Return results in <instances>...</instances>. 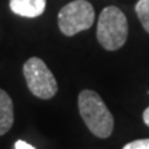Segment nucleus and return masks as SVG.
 Wrapping results in <instances>:
<instances>
[{"mask_svg":"<svg viewBox=\"0 0 149 149\" xmlns=\"http://www.w3.org/2000/svg\"><path fill=\"white\" fill-rule=\"evenodd\" d=\"M78 111L92 134L98 138H108L114 127L113 116L102 97L92 90H83L78 95Z\"/></svg>","mask_w":149,"mask_h":149,"instance_id":"f257e3e1","label":"nucleus"},{"mask_svg":"<svg viewBox=\"0 0 149 149\" xmlns=\"http://www.w3.org/2000/svg\"><path fill=\"white\" fill-rule=\"evenodd\" d=\"M97 40L107 51H116L125 44L128 37V21L117 6H106L97 22Z\"/></svg>","mask_w":149,"mask_h":149,"instance_id":"f03ea898","label":"nucleus"},{"mask_svg":"<svg viewBox=\"0 0 149 149\" xmlns=\"http://www.w3.org/2000/svg\"><path fill=\"white\" fill-rule=\"evenodd\" d=\"M22 72H24L27 88L37 98L51 100L57 93V81L41 58H29L24 63Z\"/></svg>","mask_w":149,"mask_h":149,"instance_id":"7ed1b4c3","label":"nucleus"},{"mask_svg":"<svg viewBox=\"0 0 149 149\" xmlns=\"http://www.w3.org/2000/svg\"><path fill=\"white\" fill-rule=\"evenodd\" d=\"M58 29L66 36H74L95 22V9L87 0H73L58 13Z\"/></svg>","mask_w":149,"mask_h":149,"instance_id":"20e7f679","label":"nucleus"},{"mask_svg":"<svg viewBox=\"0 0 149 149\" xmlns=\"http://www.w3.org/2000/svg\"><path fill=\"white\" fill-rule=\"evenodd\" d=\"M11 11L19 16L37 17L42 15L46 9V0H10Z\"/></svg>","mask_w":149,"mask_h":149,"instance_id":"39448f33","label":"nucleus"},{"mask_svg":"<svg viewBox=\"0 0 149 149\" xmlns=\"http://www.w3.org/2000/svg\"><path fill=\"white\" fill-rule=\"evenodd\" d=\"M14 124V104L8 93L0 88V136L6 134Z\"/></svg>","mask_w":149,"mask_h":149,"instance_id":"423d86ee","label":"nucleus"},{"mask_svg":"<svg viewBox=\"0 0 149 149\" xmlns=\"http://www.w3.org/2000/svg\"><path fill=\"white\" fill-rule=\"evenodd\" d=\"M136 13L143 29L149 34V0H138L136 4Z\"/></svg>","mask_w":149,"mask_h":149,"instance_id":"0eeeda50","label":"nucleus"},{"mask_svg":"<svg viewBox=\"0 0 149 149\" xmlns=\"http://www.w3.org/2000/svg\"><path fill=\"white\" fill-rule=\"evenodd\" d=\"M122 149H149V138L137 139L127 143Z\"/></svg>","mask_w":149,"mask_h":149,"instance_id":"6e6552de","label":"nucleus"},{"mask_svg":"<svg viewBox=\"0 0 149 149\" xmlns=\"http://www.w3.org/2000/svg\"><path fill=\"white\" fill-rule=\"evenodd\" d=\"M15 149H35V148L24 141H17L15 143Z\"/></svg>","mask_w":149,"mask_h":149,"instance_id":"1a4fd4ad","label":"nucleus"},{"mask_svg":"<svg viewBox=\"0 0 149 149\" xmlns=\"http://www.w3.org/2000/svg\"><path fill=\"white\" fill-rule=\"evenodd\" d=\"M143 120H144V123L149 127V107L143 112Z\"/></svg>","mask_w":149,"mask_h":149,"instance_id":"9d476101","label":"nucleus"},{"mask_svg":"<svg viewBox=\"0 0 149 149\" xmlns=\"http://www.w3.org/2000/svg\"><path fill=\"white\" fill-rule=\"evenodd\" d=\"M148 93H149V91H148Z\"/></svg>","mask_w":149,"mask_h":149,"instance_id":"9b49d317","label":"nucleus"}]
</instances>
